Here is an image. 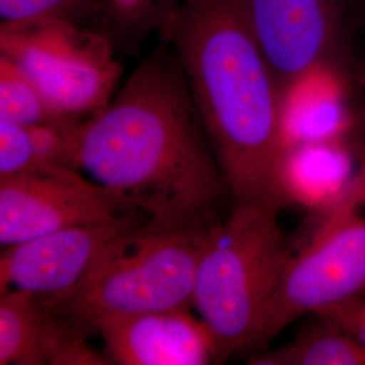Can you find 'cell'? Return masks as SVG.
Instances as JSON below:
<instances>
[{
    "label": "cell",
    "mask_w": 365,
    "mask_h": 365,
    "mask_svg": "<svg viewBox=\"0 0 365 365\" xmlns=\"http://www.w3.org/2000/svg\"><path fill=\"white\" fill-rule=\"evenodd\" d=\"M75 163L158 226L205 227L232 205L182 66L164 49L78 123Z\"/></svg>",
    "instance_id": "6da1fadb"
},
{
    "label": "cell",
    "mask_w": 365,
    "mask_h": 365,
    "mask_svg": "<svg viewBox=\"0 0 365 365\" xmlns=\"http://www.w3.org/2000/svg\"><path fill=\"white\" fill-rule=\"evenodd\" d=\"M41 168L26 126L0 119V179Z\"/></svg>",
    "instance_id": "ac0fdd59"
},
{
    "label": "cell",
    "mask_w": 365,
    "mask_h": 365,
    "mask_svg": "<svg viewBox=\"0 0 365 365\" xmlns=\"http://www.w3.org/2000/svg\"><path fill=\"white\" fill-rule=\"evenodd\" d=\"M98 0H0V26H27L52 21L93 22Z\"/></svg>",
    "instance_id": "e0dca14e"
},
{
    "label": "cell",
    "mask_w": 365,
    "mask_h": 365,
    "mask_svg": "<svg viewBox=\"0 0 365 365\" xmlns=\"http://www.w3.org/2000/svg\"><path fill=\"white\" fill-rule=\"evenodd\" d=\"M272 199L235 202L206 227L192 309L220 346L222 363L257 352L291 252Z\"/></svg>",
    "instance_id": "3957f363"
},
{
    "label": "cell",
    "mask_w": 365,
    "mask_h": 365,
    "mask_svg": "<svg viewBox=\"0 0 365 365\" xmlns=\"http://www.w3.org/2000/svg\"><path fill=\"white\" fill-rule=\"evenodd\" d=\"M90 336L34 294H0V365L111 364L88 345Z\"/></svg>",
    "instance_id": "8fae6325"
},
{
    "label": "cell",
    "mask_w": 365,
    "mask_h": 365,
    "mask_svg": "<svg viewBox=\"0 0 365 365\" xmlns=\"http://www.w3.org/2000/svg\"><path fill=\"white\" fill-rule=\"evenodd\" d=\"M352 75L331 66L306 72L282 90L283 150L294 145L348 138L356 117Z\"/></svg>",
    "instance_id": "4fadbf2b"
},
{
    "label": "cell",
    "mask_w": 365,
    "mask_h": 365,
    "mask_svg": "<svg viewBox=\"0 0 365 365\" xmlns=\"http://www.w3.org/2000/svg\"><path fill=\"white\" fill-rule=\"evenodd\" d=\"M365 294V153L351 190L291 253L257 352L300 317Z\"/></svg>",
    "instance_id": "8992f818"
},
{
    "label": "cell",
    "mask_w": 365,
    "mask_h": 365,
    "mask_svg": "<svg viewBox=\"0 0 365 365\" xmlns=\"http://www.w3.org/2000/svg\"><path fill=\"white\" fill-rule=\"evenodd\" d=\"M359 170L349 138L289 146L277 163L274 199L319 218L348 194Z\"/></svg>",
    "instance_id": "7c38bea8"
},
{
    "label": "cell",
    "mask_w": 365,
    "mask_h": 365,
    "mask_svg": "<svg viewBox=\"0 0 365 365\" xmlns=\"http://www.w3.org/2000/svg\"><path fill=\"white\" fill-rule=\"evenodd\" d=\"M207 226L164 227L145 222L118 241L64 299L48 303L88 334L110 319L192 309Z\"/></svg>",
    "instance_id": "277c9868"
},
{
    "label": "cell",
    "mask_w": 365,
    "mask_h": 365,
    "mask_svg": "<svg viewBox=\"0 0 365 365\" xmlns=\"http://www.w3.org/2000/svg\"><path fill=\"white\" fill-rule=\"evenodd\" d=\"M318 325L274 351L250 357L255 365H365V348L342 329L321 318Z\"/></svg>",
    "instance_id": "9a60e30c"
},
{
    "label": "cell",
    "mask_w": 365,
    "mask_h": 365,
    "mask_svg": "<svg viewBox=\"0 0 365 365\" xmlns=\"http://www.w3.org/2000/svg\"><path fill=\"white\" fill-rule=\"evenodd\" d=\"M110 37L69 21L0 26V56L38 88L56 115L84 120L115 95L122 64Z\"/></svg>",
    "instance_id": "5b68a950"
},
{
    "label": "cell",
    "mask_w": 365,
    "mask_h": 365,
    "mask_svg": "<svg viewBox=\"0 0 365 365\" xmlns=\"http://www.w3.org/2000/svg\"><path fill=\"white\" fill-rule=\"evenodd\" d=\"M191 309H170L110 319L96 330L111 364L207 365L222 363L206 322Z\"/></svg>",
    "instance_id": "30bf717a"
},
{
    "label": "cell",
    "mask_w": 365,
    "mask_h": 365,
    "mask_svg": "<svg viewBox=\"0 0 365 365\" xmlns=\"http://www.w3.org/2000/svg\"><path fill=\"white\" fill-rule=\"evenodd\" d=\"M161 37L182 66L232 203L274 200L282 87L233 3L190 0Z\"/></svg>",
    "instance_id": "7a4b0ae2"
},
{
    "label": "cell",
    "mask_w": 365,
    "mask_h": 365,
    "mask_svg": "<svg viewBox=\"0 0 365 365\" xmlns=\"http://www.w3.org/2000/svg\"><path fill=\"white\" fill-rule=\"evenodd\" d=\"M190 0H98L93 26L106 33L117 52H137L153 33Z\"/></svg>",
    "instance_id": "5bb4252c"
},
{
    "label": "cell",
    "mask_w": 365,
    "mask_h": 365,
    "mask_svg": "<svg viewBox=\"0 0 365 365\" xmlns=\"http://www.w3.org/2000/svg\"><path fill=\"white\" fill-rule=\"evenodd\" d=\"M148 221L141 211H130L3 248L0 294L22 289L49 303L64 299L118 241Z\"/></svg>",
    "instance_id": "9c48e42d"
},
{
    "label": "cell",
    "mask_w": 365,
    "mask_h": 365,
    "mask_svg": "<svg viewBox=\"0 0 365 365\" xmlns=\"http://www.w3.org/2000/svg\"><path fill=\"white\" fill-rule=\"evenodd\" d=\"M0 119L29 128L66 118L56 115L36 84L13 61L0 56Z\"/></svg>",
    "instance_id": "2e32d148"
},
{
    "label": "cell",
    "mask_w": 365,
    "mask_h": 365,
    "mask_svg": "<svg viewBox=\"0 0 365 365\" xmlns=\"http://www.w3.org/2000/svg\"><path fill=\"white\" fill-rule=\"evenodd\" d=\"M135 211L80 170L48 167L0 179V244L7 248ZM144 214V212H143Z\"/></svg>",
    "instance_id": "ba28073f"
},
{
    "label": "cell",
    "mask_w": 365,
    "mask_h": 365,
    "mask_svg": "<svg viewBox=\"0 0 365 365\" xmlns=\"http://www.w3.org/2000/svg\"><path fill=\"white\" fill-rule=\"evenodd\" d=\"M282 90L318 66L352 75L365 0H230Z\"/></svg>",
    "instance_id": "52a82bcc"
},
{
    "label": "cell",
    "mask_w": 365,
    "mask_h": 365,
    "mask_svg": "<svg viewBox=\"0 0 365 365\" xmlns=\"http://www.w3.org/2000/svg\"><path fill=\"white\" fill-rule=\"evenodd\" d=\"M315 317L342 329L365 348V294L333 306Z\"/></svg>",
    "instance_id": "d6986e66"
}]
</instances>
